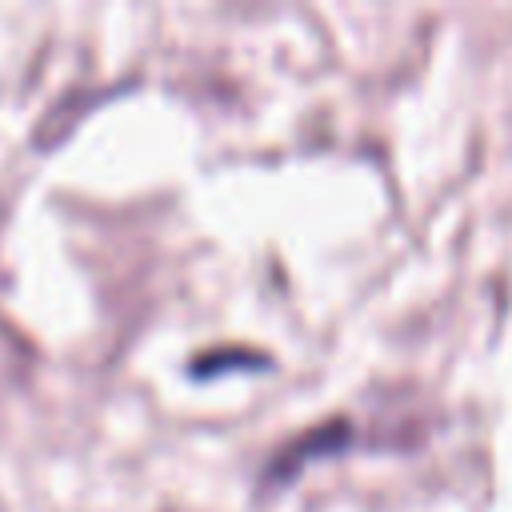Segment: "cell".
<instances>
[{
  "mask_svg": "<svg viewBox=\"0 0 512 512\" xmlns=\"http://www.w3.org/2000/svg\"><path fill=\"white\" fill-rule=\"evenodd\" d=\"M348 424L344 420H332V424H320L316 432H308V436H300L296 444H288V452L280 456V464L276 468H268V476H288V472H296L300 464H308L316 452H332V448H340L344 440H348Z\"/></svg>",
  "mask_w": 512,
  "mask_h": 512,
  "instance_id": "obj_1",
  "label": "cell"
}]
</instances>
